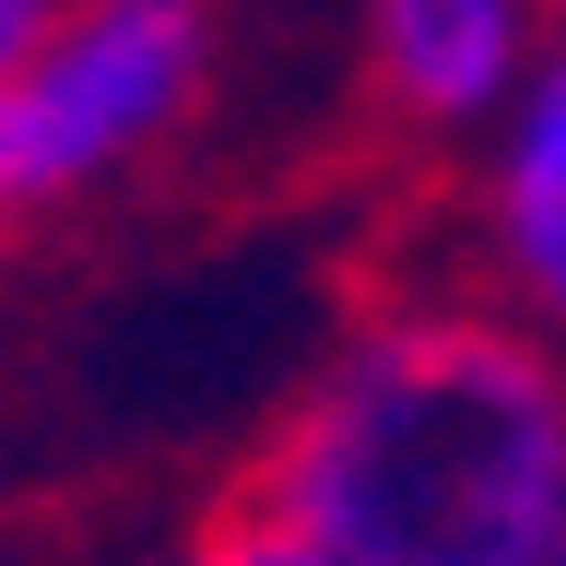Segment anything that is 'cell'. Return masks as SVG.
I'll use <instances>...</instances> for the list:
<instances>
[{
    "mask_svg": "<svg viewBox=\"0 0 566 566\" xmlns=\"http://www.w3.org/2000/svg\"><path fill=\"white\" fill-rule=\"evenodd\" d=\"M237 495L318 566H566V354L472 283H401L307 366Z\"/></svg>",
    "mask_w": 566,
    "mask_h": 566,
    "instance_id": "6da1fadb",
    "label": "cell"
},
{
    "mask_svg": "<svg viewBox=\"0 0 566 566\" xmlns=\"http://www.w3.org/2000/svg\"><path fill=\"white\" fill-rule=\"evenodd\" d=\"M212 0H60V24L0 71V237L95 212L212 106Z\"/></svg>",
    "mask_w": 566,
    "mask_h": 566,
    "instance_id": "7a4b0ae2",
    "label": "cell"
},
{
    "mask_svg": "<svg viewBox=\"0 0 566 566\" xmlns=\"http://www.w3.org/2000/svg\"><path fill=\"white\" fill-rule=\"evenodd\" d=\"M460 283L507 307L531 343L566 354V35L531 60V83L507 95L472 177H460Z\"/></svg>",
    "mask_w": 566,
    "mask_h": 566,
    "instance_id": "3957f363",
    "label": "cell"
},
{
    "mask_svg": "<svg viewBox=\"0 0 566 566\" xmlns=\"http://www.w3.org/2000/svg\"><path fill=\"white\" fill-rule=\"evenodd\" d=\"M543 48H555L543 0H354V60H366L378 118L460 154L507 118Z\"/></svg>",
    "mask_w": 566,
    "mask_h": 566,
    "instance_id": "277c9868",
    "label": "cell"
},
{
    "mask_svg": "<svg viewBox=\"0 0 566 566\" xmlns=\"http://www.w3.org/2000/svg\"><path fill=\"white\" fill-rule=\"evenodd\" d=\"M130 566H318V555L260 507V495H224L212 520H189L177 543H154V555H130Z\"/></svg>",
    "mask_w": 566,
    "mask_h": 566,
    "instance_id": "5b68a950",
    "label": "cell"
},
{
    "mask_svg": "<svg viewBox=\"0 0 566 566\" xmlns=\"http://www.w3.org/2000/svg\"><path fill=\"white\" fill-rule=\"evenodd\" d=\"M48 24H60V0H0V71L24 60V48H35Z\"/></svg>",
    "mask_w": 566,
    "mask_h": 566,
    "instance_id": "8992f818",
    "label": "cell"
},
{
    "mask_svg": "<svg viewBox=\"0 0 566 566\" xmlns=\"http://www.w3.org/2000/svg\"><path fill=\"white\" fill-rule=\"evenodd\" d=\"M0 566H35V555H24V543H12V531H0Z\"/></svg>",
    "mask_w": 566,
    "mask_h": 566,
    "instance_id": "52a82bcc",
    "label": "cell"
}]
</instances>
